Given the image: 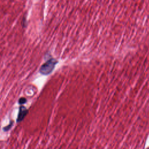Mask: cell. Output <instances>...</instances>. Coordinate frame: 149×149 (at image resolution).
Masks as SVG:
<instances>
[{
	"label": "cell",
	"instance_id": "1",
	"mask_svg": "<svg viewBox=\"0 0 149 149\" xmlns=\"http://www.w3.org/2000/svg\"><path fill=\"white\" fill-rule=\"evenodd\" d=\"M57 61L54 58H51L44 63L40 68L39 72L43 75H47L51 73L54 69Z\"/></svg>",
	"mask_w": 149,
	"mask_h": 149
},
{
	"label": "cell",
	"instance_id": "2",
	"mask_svg": "<svg viewBox=\"0 0 149 149\" xmlns=\"http://www.w3.org/2000/svg\"><path fill=\"white\" fill-rule=\"evenodd\" d=\"M27 113H28L27 109L24 106H20L19 107V112L18 116L17 118V122H21L24 118V117L26 116Z\"/></svg>",
	"mask_w": 149,
	"mask_h": 149
},
{
	"label": "cell",
	"instance_id": "3",
	"mask_svg": "<svg viewBox=\"0 0 149 149\" xmlns=\"http://www.w3.org/2000/svg\"><path fill=\"white\" fill-rule=\"evenodd\" d=\"M13 122L12 120H11L10 122V123H9L8 125H7L6 126H5V127L3 128V130L4 131H8V130H9L12 127V125H13Z\"/></svg>",
	"mask_w": 149,
	"mask_h": 149
},
{
	"label": "cell",
	"instance_id": "4",
	"mask_svg": "<svg viewBox=\"0 0 149 149\" xmlns=\"http://www.w3.org/2000/svg\"><path fill=\"white\" fill-rule=\"evenodd\" d=\"M27 101V100L26 98H23V97H22L20 98L19 100V103L20 104H25Z\"/></svg>",
	"mask_w": 149,
	"mask_h": 149
}]
</instances>
